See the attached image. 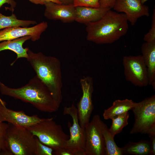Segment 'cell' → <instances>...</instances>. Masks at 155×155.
I'll return each instance as SVG.
<instances>
[{
  "instance_id": "obj_1",
  "label": "cell",
  "mask_w": 155,
  "mask_h": 155,
  "mask_svg": "<svg viewBox=\"0 0 155 155\" xmlns=\"http://www.w3.org/2000/svg\"><path fill=\"white\" fill-rule=\"evenodd\" d=\"M26 58L36 75L49 90L59 107L62 100V77L60 60L41 52H33L29 49Z\"/></svg>"
},
{
  "instance_id": "obj_2",
  "label": "cell",
  "mask_w": 155,
  "mask_h": 155,
  "mask_svg": "<svg viewBox=\"0 0 155 155\" xmlns=\"http://www.w3.org/2000/svg\"><path fill=\"white\" fill-rule=\"evenodd\" d=\"M0 92L28 103L41 111L53 113L59 108L48 89L36 75L25 85L17 88L7 87L0 81Z\"/></svg>"
},
{
  "instance_id": "obj_3",
  "label": "cell",
  "mask_w": 155,
  "mask_h": 155,
  "mask_svg": "<svg viewBox=\"0 0 155 155\" xmlns=\"http://www.w3.org/2000/svg\"><path fill=\"white\" fill-rule=\"evenodd\" d=\"M128 22L124 13L110 9L99 20L86 25V39L98 44L113 43L127 34Z\"/></svg>"
},
{
  "instance_id": "obj_4",
  "label": "cell",
  "mask_w": 155,
  "mask_h": 155,
  "mask_svg": "<svg viewBox=\"0 0 155 155\" xmlns=\"http://www.w3.org/2000/svg\"><path fill=\"white\" fill-rule=\"evenodd\" d=\"M44 144L54 151L64 148L69 136L63 131L62 126L53 118L43 119L41 121L27 128Z\"/></svg>"
},
{
  "instance_id": "obj_5",
  "label": "cell",
  "mask_w": 155,
  "mask_h": 155,
  "mask_svg": "<svg viewBox=\"0 0 155 155\" xmlns=\"http://www.w3.org/2000/svg\"><path fill=\"white\" fill-rule=\"evenodd\" d=\"M135 121L130 134L137 133L155 135V95L137 103L131 110Z\"/></svg>"
},
{
  "instance_id": "obj_6",
  "label": "cell",
  "mask_w": 155,
  "mask_h": 155,
  "mask_svg": "<svg viewBox=\"0 0 155 155\" xmlns=\"http://www.w3.org/2000/svg\"><path fill=\"white\" fill-rule=\"evenodd\" d=\"M6 139L8 148L13 155H35V137L27 128L9 123Z\"/></svg>"
},
{
  "instance_id": "obj_7",
  "label": "cell",
  "mask_w": 155,
  "mask_h": 155,
  "mask_svg": "<svg viewBox=\"0 0 155 155\" xmlns=\"http://www.w3.org/2000/svg\"><path fill=\"white\" fill-rule=\"evenodd\" d=\"M63 114L70 115L73 121L72 125L69 122L68 123L70 136L64 148L73 155H86L85 131L80 124L77 108L73 104L70 106H65Z\"/></svg>"
},
{
  "instance_id": "obj_8",
  "label": "cell",
  "mask_w": 155,
  "mask_h": 155,
  "mask_svg": "<svg viewBox=\"0 0 155 155\" xmlns=\"http://www.w3.org/2000/svg\"><path fill=\"white\" fill-rule=\"evenodd\" d=\"M123 64L127 81L140 87L149 85L148 69L142 55L124 56Z\"/></svg>"
},
{
  "instance_id": "obj_9",
  "label": "cell",
  "mask_w": 155,
  "mask_h": 155,
  "mask_svg": "<svg viewBox=\"0 0 155 155\" xmlns=\"http://www.w3.org/2000/svg\"><path fill=\"white\" fill-rule=\"evenodd\" d=\"M100 116H94L84 128L86 134V155H105L106 146L102 133Z\"/></svg>"
},
{
  "instance_id": "obj_10",
  "label": "cell",
  "mask_w": 155,
  "mask_h": 155,
  "mask_svg": "<svg viewBox=\"0 0 155 155\" xmlns=\"http://www.w3.org/2000/svg\"><path fill=\"white\" fill-rule=\"evenodd\" d=\"M82 95L77 104V109L80 124L84 128L90 122L91 115L94 109L92 97L94 91L92 78L84 76L80 82Z\"/></svg>"
},
{
  "instance_id": "obj_11",
  "label": "cell",
  "mask_w": 155,
  "mask_h": 155,
  "mask_svg": "<svg viewBox=\"0 0 155 155\" xmlns=\"http://www.w3.org/2000/svg\"><path fill=\"white\" fill-rule=\"evenodd\" d=\"M37 115L29 116L23 111H16L8 108L0 98V122H7L13 125L26 128L42 121Z\"/></svg>"
},
{
  "instance_id": "obj_12",
  "label": "cell",
  "mask_w": 155,
  "mask_h": 155,
  "mask_svg": "<svg viewBox=\"0 0 155 155\" xmlns=\"http://www.w3.org/2000/svg\"><path fill=\"white\" fill-rule=\"evenodd\" d=\"M48 27V23L42 21L31 27H12L0 31V42L12 40L27 36H31L32 41L38 40L42 34Z\"/></svg>"
},
{
  "instance_id": "obj_13",
  "label": "cell",
  "mask_w": 155,
  "mask_h": 155,
  "mask_svg": "<svg viewBox=\"0 0 155 155\" xmlns=\"http://www.w3.org/2000/svg\"><path fill=\"white\" fill-rule=\"evenodd\" d=\"M113 8L117 12L124 13L133 26L140 17L150 16L148 7L140 0H117Z\"/></svg>"
},
{
  "instance_id": "obj_14",
  "label": "cell",
  "mask_w": 155,
  "mask_h": 155,
  "mask_svg": "<svg viewBox=\"0 0 155 155\" xmlns=\"http://www.w3.org/2000/svg\"><path fill=\"white\" fill-rule=\"evenodd\" d=\"M44 5V15L49 20H59L65 23L75 21V7L73 4L65 5L48 1Z\"/></svg>"
},
{
  "instance_id": "obj_15",
  "label": "cell",
  "mask_w": 155,
  "mask_h": 155,
  "mask_svg": "<svg viewBox=\"0 0 155 155\" xmlns=\"http://www.w3.org/2000/svg\"><path fill=\"white\" fill-rule=\"evenodd\" d=\"M75 21L85 24L94 22L100 19L111 8H93L90 7H75Z\"/></svg>"
},
{
  "instance_id": "obj_16",
  "label": "cell",
  "mask_w": 155,
  "mask_h": 155,
  "mask_svg": "<svg viewBox=\"0 0 155 155\" xmlns=\"http://www.w3.org/2000/svg\"><path fill=\"white\" fill-rule=\"evenodd\" d=\"M142 55L147 68L149 85L155 90V41L145 42L141 46Z\"/></svg>"
},
{
  "instance_id": "obj_17",
  "label": "cell",
  "mask_w": 155,
  "mask_h": 155,
  "mask_svg": "<svg viewBox=\"0 0 155 155\" xmlns=\"http://www.w3.org/2000/svg\"><path fill=\"white\" fill-rule=\"evenodd\" d=\"M31 39V36H27L16 39L3 41L0 42V52L5 50H9L15 53L17 55L16 60L12 63V65L16 60L21 58H27V51L29 48H24L23 44L27 40Z\"/></svg>"
},
{
  "instance_id": "obj_18",
  "label": "cell",
  "mask_w": 155,
  "mask_h": 155,
  "mask_svg": "<svg viewBox=\"0 0 155 155\" xmlns=\"http://www.w3.org/2000/svg\"><path fill=\"white\" fill-rule=\"evenodd\" d=\"M137 104V102L128 99L115 100L111 106L104 110L103 114L104 118L105 120L111 119L131 110Z\"/></svg>"
},
{
  "instance_id": "obj_19",
  "label": "cell",
  "mask_w": 155,
  "mask_h": 155,
  "mask_svg": "<svg viewBox=\"0 0 155 155\" xmlns=\"http://www.w3.org/2000/svg\"><path fill=\"white\" fill-rule=\"evenodd\" d=\"M121 148L123 155H152L150 141L144 140L136 142H129Z\"/></svg>"
},
{
  "instance_id": "obj_20",
  "label": "cell",
  "mask_w": 155,
  "mask_h": 155,
  "mask_svg": "<svg viewBox=\"0 0 155 155\" xmlns=\"http://www.w3.org/2000/svg\"><path fill=\"white\" fill-rule=\"evenodd\" d=\"M101 127L105 144V155H122L121 148L117 146L114 137L110 133L107 125L102 121Z\"/></svg>"
},
{
  "instance_id": "obj_21",
  "label": "cell",
  "mask_w": 155,
  "mask_h": 155,
  "mask_svg": "<svg viewBox=\"0 0 155 155\" xmlns=\"http://www.w3.org/2000/svg\"><path fill=\"white\" fill-rule=\"evenodd\" d=\"M37 23L35 20L18 19L13 13L7 16L0 13V30L15 26L28 27L31 25L36 24Z\"/></svg>"
},
{
  "instance_id": "obj_22",
  "label": "cell",
  "mask_w": 155,
  "mask_h": 155,
  "mask_svg": "<svg viewBox=\"0 0 155 155\" xmlns=\"http://www.w3.org/2000/svg\"><path fill=\"white\" fill-rule=\"evenodd\" d=\"M129 117L128 112H126L112 118V124L109 131L112 136L114 137L120 133L123 128L128 124Z\"/></svg>"
},
{
  "instance_id": "obj_23",
  "label": "cell",
  "mask_w": 155,
  "mask_h": 155,
  "mask_svg": "<svg viewBox=\"0 0 155 155\" xmlns=\"http://www.w3.org/2000/svg\"><path fill=\"white\" fill-rule=\"evenodd\" d=\"M9 123L0 122V155H13L8 149L6 139V132Z\"/></svg>"
},
{
  "instance_id": "obj_24",
  "label": "cell",
  "mask_w": 155,
  "mask_h": 155,
  "mask_svg": "<svg viewBox=\"0 0 155 155\" xmlns=\"http://www.w3.org/2000/svg\"><path fill=\"white\" fill-rule=\"evenodd\" d=\"M36 150L35 155H52L53 150L51 147L42 143L35 137Z\"/></svg>"
},
{
  "instance_id": "obj_25",
  "label": "cell",
  "mask_w": 155,
  "mask_h": 155,
  "mask_svg": "<svg viewBox=\"0 0 155 155\" xmlns=\"http://www.w3.org/2000/svg\"><path fill=\"white\" fill-rule=\"evenodd\" d=\"M99 0H73V4L75 7L83 6L93 8L100 7Z\"/></svg>"
},
{
  "instance_id": "obj_26",
  "label": "cell",
  "mask_w": 155,
  "mask_h": 155,
  "mask_svg": "<svg viewBox=\"0 0 155 155\" xmlns=\"http://www.w3.org/2000/svg\"><path fill=\"white\" fill-rule=\"evenodd\" d=\"M145 42H150L155 41V9L154 8L152 16L151 26L148 32L144 36Z\"/></svg>"
},
{
  "instance_id": "obj_27",
  "label": "cell",
  "mask_w": 155,
  "mask_h": 155,
  "mask_svg": "<svg viewBox=\"0 0 155 155\" xmlns=\"http://www.w3.org/2000/svg\"><path fill=\"white\" fill-rule=\"evenodd\" d=\"M117 0H99L100 7L113 8Z\"/></svg>"
},
{
  "instance_id": "obj_28",
  "label": "cell",
  "mask_w": 155,
  "mask_h": 155,
  "mask_svg": "<svg viewBox=\"0 0 155 155\" xmlns=\"http://www.w3.org/2000/svg\"><path fill=\"white\" fill-rule=\"evenodd\" d=\"M7 3L10 5L9 10L13 11L16 7L17 3L14 0H0V8L5 4Z\"/></svg>"
},
{
  "instance_id": "obj_29",
  "label": "cell",
  "mask_w": 155,
  "mask_h": 155,
  "mask_svg": "<svg viewBox=\"0 0 155 155\" xmlns=\"http://www.w3.org/2000/svg\"><path fill=\"white\" fill-rule=\"evenodd\" d=\"M31 3L36 5H44L46 2L51 1L59 4H61L59 0H28Z\"/></svg>"
},
{
  "instance_id": "obj_30",
  "label": "cell",
  "mask_w": 155,
  "mask_h": 155,
  "mask_svg": "<svg viewBox=\"0 0 155 155\" xmlns=\"http://www.w3.org/2000/svg\"><path fill=\"white\" fill-rule=\"evenodd\" d=\"M53 155H73L70 152L64 148H63L57 151H53Z\"/></svg>"
},
{
  "instance_id": "obj_31",
  "label": "cell",
  "mask_w": 155,
  "mask_h": 155,
  "mask_svg": "<svg viewBox=\"0 0 155 155\" xmlns=\"http://www.w3.org/2000/svg\"><path fill=\"white\" fill-rule=\"evenodd\" d=\"M152 155H155V135H149Z\"/></svg>"
},
{
  "instance_id": "obj_32",
  "label": "cell",
  "mask_w": 155,
  "mask_h": 155,
  "mask_svg": "<svg viewBox=\"0 0 155 155\" xmlns=\"http://www.w3.org/2000/svg\"><path fill=\"white\" fill-rule=\"evenodd\" d=\"M61 4L68 5L73 4V0H59Z\"/></svg>"
},
{
  "instance_id": "obj_33",
  "label": "cell",
  "mask_w": 155,
  "mask_h": 155,
  "mask_svg": "<svg viewBox=\"0 0 155 155\" xmlns=\"http://www.w3.org/2000/svg\"><path fill=\"white\" fill-rule=\"evenodd\" d=\"M141 3L142 4H144L145 2H146V1H148V0H140Z\"/></svg>"
}]
</instances>
